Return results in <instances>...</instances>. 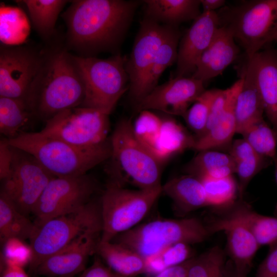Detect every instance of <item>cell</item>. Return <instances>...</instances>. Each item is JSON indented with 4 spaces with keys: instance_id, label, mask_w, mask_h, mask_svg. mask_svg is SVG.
I'll use <instances>...</instances> for the list:
<instances>
[{
    "instance_id": "obj_10",
    "label": "cell",
    "mask_w": 277,
    "mask_h": 277,
    "mask_svg": "<svg viewBox=\"0 0 277 277\" xmlns=\"http://www.w3.org/2000/svg\"><path fill=\"white\" fill-rule=\"evenodd\" d=\"M99 184L92 175L54 177L42 192L32 212L35 226L81 208L98 191Z\"/></svg>"
},
{
    "instance_id": "obj_46",
    "label": "cell",
    "mask_w": 277,
    "mask_h": 277,
    "mask_svg": "<svg viewBox=\"0 0 277 277\" xmlns=\"http://www.w3.org/2000/svg\"><path fill=\"white\" fill-rule=\"evenodd\" d=\"M203 12L215 11L223 7L226 3L224 0H200Z\"/></svg>"
},
{
    "instance_id": "obj_22",
    "label": "cell",
    "mask_w": 277,
    "mask_h": 277,
    "mask_svg": "<svg viewBox=\"0 0 277 277\" xmlns=\"http://www.w3.org/2000/svg\"><path fill=\"white\" fill-rule=\"evenodd\" d=\"M241 76L243 83L234 106L236 133L239 134L249 125L263 119L265 113L262 98L255 82L253 65L250 59L247 58Z\"/></svg>"
},
{
    "instance_id": "obj_16",
    "label": "cell",
    "mask_w": 277,
    "mask_h": 277,
    "mask_svg": "<svg viewBox=\"0 0 277 277\" xmlns=\"http://www.w3.org/2000/svg\"><path fill=\"white\" fill-rule=\"evenodd\" d=\"M219 27L220 19L216 11L202 12L194 20L179 45L175 77H187L193 74L199 58Z\"/></svg>"
},
{
    "instance_id": "obj_15",
    "label": "cell",
    "mask_w": 277,
    "mask_h": 277,
    "mask_svg": "<svg viewBox=\"0 0 277 277\" xmlns=\"http://www.w3.org/2000/svg\"><path fill=\"white\" fill-rule=\"evenodd\" d=\"M204 83L190 77H175L157 85L135 107L138 112L156 110L171 115L183 116L206 90Z\"/></svg>"
},
{
    "instance_id": "obj_20",
    "label": "cell",
    "mask_w": 277,
    "mask_h": 277,
    "mask_svg": "<svg viewBox=\"0 0 277 277\" xmlns=\"http://www.w3.org/2000/svg\"><path fill=\"white\" fill-rule=\"evenodd\" d=\"M248 59L253 65L265 113L277 131V51L272 49L260 51Z\"/></svg>"
},
{
    "instance_id": "obj_48",
    "label": "cell",
    "mask_w": 277,
    "mask_h": 277,
    "mask_svg": "<svg viewBox=\"0 0 277 277\" xmlns=\"http://www.w3.org/2000/svg\"><path fill=\"white\" fill-rule=\"evenodd\" d=\"M277 41V32L275 33L273 37L272 41Z\"/></svg>"
},
{
    "instance_id": "obj_14",
    "label": "cell",
    "mask_w": 277,
    "mask_h": 277,
    "mask_svg": "<svg viewBox=\"0 0 277 277\" xmlns=\"http://www.w3.org/2000/svg\"><path fill=\"white\" fill-rule=\"evenodd\" d=\"M41 50L27 46L0 48V96L25 102L39 64Z\"/></svg>"
},
{
    "instance_id": "obj_45",
    "label": "cell",
    "mask_w": 277,
    "mask_h": 277,
    "mask_svg": "<svg viewBox=\"0 0 277 277\" xmlns=\"http://www.w3.org/2000/svg\"><path fill=\"white\" fill-rule=\"evenodd\" d=\"M1 277H29L24 268L15 265L1 264Z\"/></svg>"
},
{
    "instance_id": "obj_36",
    "label": "cell",
    "mask_w": 277,
    "mask_h": 277,
    "mask_svg": "<svg viewBox=\"0 0 277 277\" xmlns=\"http://www.w3.org/2000/svg\"><path fill=\"white\" fill-rule=\"evenodd\" d=\"M197 177L204 186L210 207L221 210L236 201L238 184L233 175L221 178Z\"/></svg>"
},
{
    "instance_id": "obj_43",
    "label": "cell",
    "mask_w": 277,
    "mask_h": 277,
    "mask_svg": "<svg viewBox=\"0 0 277 277\" xmlns=\"http://www.w3.org/2000/svg\"><path fill=\"white\" fill-rule=\"evenodd\" d=\"M109 267L103 263L98 258L82 272L80 277H120Z\"/></svg>"
},
{
    "instance_id": "obj_24",
    "label": "cell",
    "mask_w": 277,
    "mask_h": 277,
    "mask_svg": "<svg viewBox=\"0 0 277 277\" xmlns=\"http://www.w3.org/2000/svg\"><path fill=\"white\" fill-rule=\"evenodd\" d=\"M144 16L164 25L177 27L201 14L200 0H145Z\"/></svg>"
},
{
    "instance_id": "obj_49",
    "label": "cell",
    "mask_w": 277,
    "mask_h": 277,
    "mask_svg": "<svg viewBox=\"0 0 277 277\" xmlns=\"http://www.w3.org/2000/svg\"><path fill=\"white\" fill-rule=\"evenodd\" d=\"M275 179H276V181L277 183V165H276V167L275 169Z\"/></svg>"
},
{
    "instance_id": "obj_9",
    "label": "cell",
    "mask_w": 277,
    "mask_h": 277,
    "mask_svg": "<svg viewBox=\"0 0 277 277\" xmlns=\"http://www.w3.org/2000/svg\"><path fill=\"white\" fill-rule=\"evenodd\" d=\"M85 85V96L81 107L107 114L129 90V79L125 64L127 57L119 54L101 59L75 55Z\"/></svg>"
},
{
    "instance_id": "obj_7",
    "label": "cell",
    "mask_w": 277,
    "mask_h": 277,
    "mask_svg": "<svg viewBox=\"0 0 277 277\" xmlns=\"http://www.w3.org/2000/svg\"><path fill=\"white\" fill-rule=\"evenodd\" d=\"M220 26L227 29L244 49L247 58L272 42L277 32V0H254L217 12Z\"/></svg>"
},
{
    "instance_id": "obj_29",
    "label": "cell",
    "mask_w": 277,
    "mask_h": 277,
    "mask_svg": "<svg viewBox=\"0 0 277 277\" xmlns=\"http://www.w3.org/2000/svg\"><path fill=\"white\" fill-rule=\"evenodd\" d=\"M195 138L175 120L162 118V124L154 155L162 163L173 155L193 148Z\"/></svg>"
},
{
    "instance_id": "obj_11",
    "label": "cell",
    "mask_w": 277,
    "mask_h": 277,
    "mask_svg": "<svg viewBox=\"0 0 277 277\" xmlns=\"http://www.w3.org/2000/svg\"><path fill=\"white\" fill-rule=\"evenodd\" d=\"M109 129V114L93 108L77 107L53 116L40 132L75 145L92 147L108 141Z\"/></svg>"
},
{
    "instance_id": "obj_26",
    "label": "cell",
    "mask_w": 277,
    "mask_h": 277,
    "mask_svg": "<svg viewBox=\"0 0 277 277\" xmlns=\"http://www.w3.org/2000/svg\"><path fill=\"white\" fill-rule=\"evenodd\" d=\"M27 10L34 29L48 42L56 35L58 16L68 3L66 0H22L16 1Z\"/></svg>"
},
{
    "instance_id": "obj_35",
    "label": "cell",
    "mask_w": 277,
    "mask_h": 277,
    "mask_svg": "<svg viewBox=\"0 0 277 277\" xmlns=\"http://www.w3.org/2000/svg\"><path fill=\"white\" fill-rule=\"evenodd\" d=\"M188 277H229V262L223 250L215 246L191 258Z\"/></svg>"
},
{
    "instance_id": "obj_37",
    "label": "cell",
    "mask_w": 277,
    "mask_h": 277,
    "mask_svg": "<svg viewBox=\"0 0 277 277\" xmlns=\"http://www.w3.org/2000/svg\"><path fill=\"white\" fill-rule=\"evenodd\" d=\"M240 134L259 154L277 161L276 134L264 118L246 127Z\"/></svg>"
},
{
    "instance_id": "obj_34",
    "label": "cell",
    "mask_w": 277,
    "mask_h": 277,
    "mask_svg": "<svg viewBox=\"0 0 277 277\" xmlns=\"http://www.w3.org/2000/svg\"><path fill=\"white\" fill-rule=\"evenodd\" d=\"M0 38L2 44L17 46L25 41L30 30L25 14L19 8L1 5Z\"/></svg>"
},
{
    "instance_id": "obj_21",
    "label": "cell",
    "mask_w": 277,
    "mask_h": 277,
    "mask_svg": "<svg viewBox=\"0 0 277 277\" xmlns=\"http://www.w3.org/2000/svg\"><path fill=\"white\" fill-rule=\"evenodd\" d=\"M242 201H235L222 209L225 213L217 218L245 226L252 233L260 246L271 247L277 243V217L260 214Z\"/></svg>"
},
{
    "instance_id": "obj_42",
    "label": "cell",
    "mask_w": 277,
    "mask_h": 277,
    "mask_svg": "<svg viewBox=\"0 0 277 277\" xmlns=\"http://www.w3.org/2000/svg\"><path fill=\"white\" fill-rule=\"evenodd\" d=\"M259 265L255 277H277V243Z\"/></svg>"
},
{
    "instance_id": "obj_23",
    "label": "cell",
    "mask_w": 277,
    "mask_h": 277,
    "mask_svg": "<svg viewBox=\"0 0 277 277\" xmlns=\"http://www.w3.org/2000/svg\"><path fill=\"white\" fill-rule=\"evenodd\" d=\"M162 192L172 200L175 210L182 215L210 207L201 180L192 174L171 179L162 185Z\"/></svg>"
},
{
    "instance_id": "obj_28",
    "label": "cell",
    "mask_w": 277,
    "mask_h": 277,
    "mask_svg": "<svg viewBox=\"0 0 277 277\" xmlns=\"http://www.w3.org/2000/svg\"><path fill=\"white\" fill-rule=\"evenodd\" d=\"M35 119L24 101L0 96V132L3 137L11 140L28 132Z\"/></svg>"
},
{
    "instance_id": "obj_32",
    "label": "cell",
    "mask_w": 277,
    "mask_h": 277,
    "mask_svg": "<svg viewBox=\"0 0 277 277\" xmlns=\"http://www.w3.org/2000/svg\"><path fill=\"white\" fill-rule=\"evenodd\" d=\"M180 38V31L175 27L161 45L145 78L141 101L158 85L159 80L165 70L176 62Z\"/></svg>"
},
{
    "instance_id": "obj_4",
    "label": "cell",
    "mask_w": 277,
    "mask_h": 277,
    "mask_svg": "<svg viewBox=\"0 0 277 277\" xmlns=\"http://www.w3.org/2000/svg\"><path fill=\"white\" fill-rule=\"evenodd\" d=\"M110 136L109 182L124 186L130 182L141 189L162 187L163 163L136 138L130 120L119 121Z\"/></svg>"
},
{
    "instance_id": "obj_12",
    "label": "cell",
    "mask_w": 277,
    "mask_h": 277,
    "mask_svg": "<svg viewBox=\"0 0 277 277\" xmlns=\"http://www.w3.org/2000/svg\"><path fill=\"white\" fill-rule=\"evenodd\" d=\"M11 146V170L9 176L2 181L1 191L12 201L20 212L28 216L32 213L42 192L55 176L32 155Z\"/></svg>"
},
{
    "instance_id": "obj_3",
    "label": "cell",
    "mask_w": 277,
    "mask_h": 277,
    "mask_svg": "<svg viewBox=\"0 0 277 277\" xmlns=\"http://www.w3.org/2000/svg\"><path fill=\"white\" fill-rule=\"evenodd\" d=\"M9 144L32 155L55 177L88 173L111 155L110 139L95 146L83 147L51 137L39 132H26L8 140Z\"/></svg>"
},
{
    "instance_id": "obj_50",
    "label": "cell",
    "mask_w": 277,
    "mask_h": 277,
    "mask_svg": "<svg viewBox=\"0 0 277 277\" xmlns=\"http://www.w3.org/2000/svg\"><path fill=\"white\" fill-rule=\"evenodd\" d=\"M33 277H38L37 276H33Z\"/></svg>"
},
{
    "instance_id": "obj_17",
    "label": "cell",
    "mask_w": 277,
    "mask_h": 277,
    "mask_svg": "<svg viewBox=\"0 0 277 277\" xmlns=\"http://www.w3.org/2000/svg\"><path fill=\"white\" fill-rule=\"evenodd\" d=\"M101 235H83L43 261L34 272L45 277H73L86 268L88 258L96 253Z\"/></svg>"
},
{
    "instance_id": "obj_31",
    "label": "cell",
    "mask_w": 277,
    "mask_h": 277,
    "mask_svg": "<svg viewBox=\"0 0 277 277\" xmlns=\"http://www.w3.org/2000/svg\"><path fill=\"white\" fill-rule=\"evenodd\" d=\"M31 222L2 191L0 192V239L2 244L10 238L29 240L34 229Z\"/></svg>"
},
{
    "instance_id": "obj_1",
    "label": "cell",
    "mask_w": 277,
    "mask_h": 277,
    "mask_svg": "<svg viewBox=\"0 0 277 277\" xmlns=\"http://www.w3.org/2000/svg\"><path fill=\"white\" fill-rule=\"evenodd\" d=\"M139 2L74 0L62 14L66 26L65 43L79 56L93 57L111 51L122 43Z\"/></svg>"
},
{
    "instance_id": "obj_8",
    "label": "cell",
    "mask_w": 277,
    "mask_h": 277,
    "mask_svg": "<svg viewBox=\"0 0 277 277\" xmlns=\"http://www.w3.org/2000/svg\"><path fill=\"white\" fill-rule=\"evenodd\" d=\"M161 193L162 187L130 189L108 182L100 199L102 231L100 241L111 242L137 226Z\"/></svg>"
},
{
    "instance_id": "obj_52",
    "label": "cell",
    "mask_w": 277,
    "mask_h": 277,
    "mask_svg": "<svg viewBox=\"0 0 277 277\" xmlns=\"http://www.w3.org/2000/svg\"></svg>"
},
{
    "instance_id": "obj_40",
    "label": "cell",
    "mask_w": 277,
    "mask_h": 277,
    "mask_svg": "<svg viewBox=\"0 0 277 277\" xmlns=\"http://www.w3.org/2000/svg\"><path fill=\"white\" fill-rule=\"evenodd\" d=\"M1 264L15 265L24 268L29 266L32 259L30 245L18 238H10L2 243Z\"/></svg>"
},
{
    "instance_id": "obj_18",
    "label": "cell",
    "mask_w": 277,
    "mask_h": 277,
    "mask_svg": "<svg viewBox=\"0 0 277 277\" xmlns=\"http://www.w3.org/2000/svg\"><path fill=\"white\" fill-rule=\"evenodd\" d=\"M240 50L231 33L220 26L199 58L191 77L204 83L221 74L238 57Z\"/></svg>"
},
{
    "instance_id": "obj_6",
    "label": "cell",
    "mask_w": 277,
    "mask_h": 277,
    "mask_svg": "<svg viewBox=\"0 0 277 277\" xmlns=\"http://www.w3.org/2000/svg\"><path fill=\"white\" fill-rule=\"evenodd\" d=\"M211 234L208 225L198 217L159 219L138 225L112 241L146 260L175 244L203 242Z\"/></svg>"
},
{
    "instance_id": "obj_38",
    "label": "cell",
    "mask_w": 277,
    "mask_h": 277,
    "mask_svg": "<svg viewBox=\"0 0 277 277\" xmlns=\"http://www.w3.org/2000/svg\"><path fill=\"white\" fill-rule=\"evenodd\" d=\"M138 113V116L132 124L134 134L138 141L154 155L162 118L150 110H143Z\"/></svg>"
},
{
    "instance_id": "obj_5",
    "label": "cell",
    "mask_w": 277,
    "mask_h": 277,
    "mask_svg": "<svg viewBox=\"0 0 277 277\" xmlns=\"http://www.w3.org/2000/svg\"><path fill=\"white\" fill-rule=\"evenodd\" d=\"M102 231L100 200L93 199L75 211L35 226L29 240L32 250L29 272L33 273L45 259L80 237L88 234L101 235Z\"/></svg>"
},
{
    "instance_id": "obj_13",
    "label": "cell",
    "mask_w": 277,
    "mask_h": 277,
    "mask_svg": "<svg viewBox=\"0 0 277 277\" xmlns=\"http://www.w3.org/2000/svg\"><path fill=\"white\" fill-rule=\"evenodd\" d=\"M175 28L144 16L135 38L125 68L129 79V96L135 107L141 99L146 74L159 48Z\"/></svg>"
},
{
    "instance_id": "obj_44",
    "label": "cell",
    "mask_w": 277,
    "mask_h": 277,
    "mask_svg": "<svg viewBox=\"0 0 277 277\" xmlns=\"http://www.w3.org/2000/svg\"><path fill=\"white\" fill-rule=\"evenodd\" d=\"M190 260L191 258L181 264L169 267L153 277H188Z\"/></svg>"
},
{
    "instance_id": "obj_47",
    "label": "cell",
    "mask_w": 277,
    "mask_h": 277,
    "mask_svg": "<svg viewBox=\"0 0 277 277\" xmlns=\"http://www.w3.org/2000/svg\"><path fill=\"white\" fill-rule=\"evenodd\" d=\"M248 272L236 267L232 263L229 262V277H247Z\"/></svg>"
},
{
    "instance_id": "obj_25",
    "label": "cell",
    "mask_w": 277,
    "mask_h": 277,
    "mask_svg": "<svg viewBox=\"0 0 277 277\" xmlns=\"http://www.w3.org/2000/svg\"><path fill=\"white\" fill-rule=\"evenodd\" d=\"M96 253L114 273L124 277L147 273L146 260L136 252L111 242L97 244Z\"/></svg>"
},
{
    "instance_id": "obj_19",
    "label": "cell",
    "mask_w": 277,
    "mask_h": 277,
    "mask_svg": "<svg viewBox=\"0 0 277 277\" xmlns=\"http://www.w3.org/2000/svg\"><path fill=\"white\" fill-rule=\"evenodd\" d=\"M211 233L224 231L227 236V252L237 268L248 272L260 246L252 233L242 225L217 217L207 225Z\"/></svg>"
},
{
    "instance_id": "obj_30",
    "label": "cell",
    "mask_w": 277,
    "mask_h": 277,
    "mask_svg": "<svg viewBox=\"0 0 277 277\" xmlns=\"http://www.w3.org/2000/svg\"><path fill=\"white\" fill-rule=\"evenodd\" d=\"M185 169L187 174L213 178L232 175L236 172L235 164L229 153L211 150L199 151Z\"/></svg>"
},
{
    "instance_id": "obj_41",
    "label": "cell",
    "mask_w": 277,
    "mask_h": 277,
    "mask_svg": "<svg viewBox=\"0 0 277 277\" xmlns=\"http://www.w3.org/2000/svg\"><path fill=\"white\" fill-rule=\"evenodd\" d=\"M12 161V146L8 139L2 137L0 141V179L2 181L10 174Z\"/></svg>"
},
{
    "instance_id": "obj_39",
    "label": "cell",
    "mask_w": 277,
    "mask_h": 277,
    "mask_svg": "<svg viewBox=\"0 0 277 277\" xmlns=\"http://www.w3.org/2000/svg\"><path fill=\"white\" fill-rule=\"evenodd\" d=\"M218 89L206 90L197 98L183 116L189 128L199 137L204 132L212 102Z\"/></svg>"
},
{
    "instance_id": "obj_2",
    "label": "cell",
    "mask_w": 277,
    "mask_h": 277,
    "mask_svg": "<svg viewBox=\"0 0 277 277\" xmlns=\"http://www.w3.org/2000/svg\"><path fill=\"white\" fill-rule=\"evenodd\" d=\"M83 77L65 39L56 35L41 50L36 74L25 103L36 120L45 123L60 112L81 107L85 99Z\"/></svg>"
},
{
    "instance_id": "obj_27",
    "label": "cell",
    "mask_w": 277,
    "mask_h": 277,
    "mask_svg": "<svg viewBox=\"0 0 277 277\" xmlns=\"http://www.w3.org/2000/svg\"><path fill=\"white\" fill-rule=\"evenodd\" d=\"M229 154L235 164V173L239 178L238 196L242 200L250 182L263 169L265 158L259 154L243 138L232 142Z\"/></svg>"
},
{
    "instance_id": "obj_33",
    "label": "cell",
    "mask_w": 277,
    "mask_h": 277,
    "mask_svg": "<svg viewBox=\"0 0 277 277\" xmlns=\"http://www.w3.org/2000/svg\"><path fill=\"white\" fill-rule=\"evenodd\" d=\"M236 97L230 103L224 114L208 130L200 137L195 138L193 149L200 151L230 146L233 136L236 133L234 115Z\"/></svg>"
},
{
    "instance_id": "obj_51",
    "label": "cell",
    "mask_w": 277,
    "mask_h": 277,
    "mask_svg": "<svg viewBox=\"0 0 277 277\" xmlns=\"http://www.w3.org/2000/svg\"><path fill=\"white\" fill-rule=\"evenodd\" d=\"M120 277H124V276H120Z\"/></svg>"
}]
</instances>
